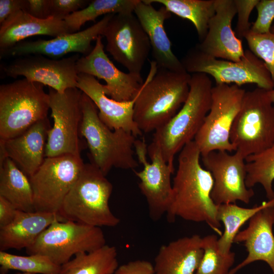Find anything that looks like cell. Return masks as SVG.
Listing matches in <instances>:
<instances>
[{
  "label": "cell",
  "instance_id": "cell-1",
  "mask_svg": "<svg viewBox=\"0 0 274 274\" xmlns=\"http://www.w3.org/2000/svg\"><path fill=\"white\" fill-rule=\"evenodd\" d=\"M200 156L194 141L180 151L167 219L168 222H174L179 217L189 221L205 222L221 236L222 232L217 217V205L211 197L213 178L210 172L201 166Z\"/></svg>",
  "mask_w": 274,
  "mask_h": 274
},
{
  "label": "cell",
  "instance_id": "cell-2",
  "mask_svg": "<svg viewBox=\"0 0 274 274\" xmlns=\"http://www.w3.org/2000/svg\"><path fill=\"white\" fill-rule=\"evenodd\" d=\"M135 97L133 119L146 133L155 131L171 120L187 99L191 75L158 68L154 61Z\"/></svg>",
  "mask_w": 274,
  "mask_h": 274
},
{
  "label": "cell",
  "instance_id": "cell-3",
  "mask_svg": "<svg viewBox=\"0 0 274 274\" xmlns=\"http://www.w3.org/2000/svg\"><path fill=\"white\" fill-rule=\"evenodd\" d=\"M212 81L204 73H194L186 100L176 115L154 131L152 142L160 148L165 162L174 170L176 154L194 141L212 103Z\"/></svg>",
  "mask_w": 274,
  "mask_h": 274
},
{
  "label": "cell",
  "instance_id": "cell-4",
  "mask_svg": "<svg viewBox=\"0 0 274 274\" xmlns=\"http://www.w3.org/2000/svg\"><path fill=\"white\" fill-rule=\"evenodd\" d=\"M80 134L89 149L90 163L105 175L112 167L132 169L139 166L134 156L136 136L123 129L111 130L99 119L97 108L83 93Z\"/></svg>",
  "mask_w": 274,
  "mask_h": 274
},
{
  "label": "cell",
  "instance_id": "cell-5",
  "mask_svg": "<svg viewBox=\"0 0 274 274\" xmlns=\"http://www.w3.org/2000/svg\"><path fill=\"white\" fill-rule=\"evenodd\" d=\"M106 176L93 164L84 163L58 212L63 221L99 227H113L119 224V218L110 208L113 185Z\"/></svg>",
  "mask_w": 274,
  "mask_h": 274
},
{
  "label": "cell",
  "instance_id": "cell-6",
  "mask_svg": "<svg viewBox=\"0 0 274 274\" xmlns=\"http://www.w3.org/2000/svg\"><path fill=\"white\" fill-rule=\"evenodd\" d=\"M230 141L235 151L245 158L274 143V105L268 90L257 87L246 91L231 129Z\"/></svg>",
  "mask_w": 274,
  "mask_h": 274
},
{
  "label": "cell",
  "instance_id": "cell-7",
  "mask_svg": "<svg viewBox=\"0 0 274 274\" xmlns=\"http://www.w3.org/2000/svg\"><path fill=\"white\" fill-rule=\"evenodd\" d=\"M43 84L25 78L0 86V139L16 137L47 117L50 97Z\"/></svg>",
  "mask_w": 274,
  "mask_h": 274
},
{
  "label": "cell",
  "instance_id": "cell-8",
  "mask_svg": "<svg viewBox=\"0 0 274 274\" xmlns=\"http://www.w3.org/2000/svg\"><path fill=\"white\" fill-rule=\"evenodd\" d=\"M181 61L187 73L206 74L213 77L216 85L232 83L241 86L254 84L266 90L274 88L266 65L250 50H245L240 61H233L211 56L195 46L187 52Z\"/></svg>",
  "mask_w": 274,
  "mask_h": 274
},
{
  "label": "cell",
  "instance_id": "cell-9",
  "mask_svg": "<svg viewBox=\"0 0 274 274\" xmlns=\"http://www.w3.org/2000/svg\"><path fill=\"white\" fill-rule=\"evenodd\" d=\"M106 242L101 227L56 219L25 250L27 255H44L61 266L77 254L95 250Z\"/></svg>",
  "mask_w": 274,
  "mask_h": 274
},
{
  "label": "cell",
  "instance_id": "cell-10",
  "mask_svg": "<svg viewBox=\"0 0 274 274\" xmlns=\"http://www.w3.org/2000/svg\"><path fill=\"white\" fill-rule=\"evenodd\" d=\"M82 93L78 88L59 93L49 87L53 125L48 132L45 157L66 154L81 157L82 150L87 146L80 138Z\"/></svg>",
  "mask_w": 274,
  "mask_h": 274
},
{
  "label": "cell",
  "instance_id": "cell-11",
  "mask_svg": "<svg viewBox=\"0 0 274 274\" xmlns=\"http://www.w3.org/2000/svg\"><path fill=\"white\" fill-rule=\"evenodd\" d=\"M245 92L235 84L213 87L210 111L194 139L201 156L213 151H235L230 141V131Z\"/></svg>",
  "mask_w": 274,
  "mask_h": 274
},
{
  "label": "cell",
  "instance_id": "cell-12",
  "mask_svg": "<svg viewBox=\"0 0 274 274\" xmlns=\"http://www.w3.org/2000/svg\"><path fill=\"white\" fill-rule=\"evenodd\" d=\"M81 157L70 154L46 157L30 178L35 211L57 214L84 166Z\"/></svg>",
  "mask_w": 274,
  "mask_h": 274
},
{
  "label": "cell",
  "instance_id": "cell-13",
  "mask_svg": "<svg viewBox=\"0 0 274 274\" xmlns=\"http://www.w3.org/2000/svg\"><path fill=\"white\" fill-rule=\"evenodd\" d=\"M134 149L138 161L143 166L141 171L133 170L140 180L139 187L146 199L150 217L157 221L166 214L170 204V177L174 170L165 162L155 143L147 146L144 140H136Z\"/></svg>",
  "mask_w": 274,
  "mask_h": 274
},
{
  "label": "cell",
  "instance_id": "cell-14",
  "mask_svg": "<svg viewBox=\"0 0 274 274\" xmlns=\"http://www.w3.org/2000/svg\"><path fill=\"white\" fill-rule=\"evenodd\" d=\"M102 36L106 49L113 58L129 73L141 75L151 47L134 12L113 14Z\"/></svg>",
  "mask_w": 274,
  "mask_h": 274
},
{
  "label": "cell",
  "instance_id": "cell-15",
  "mask_svg": "<svg viewBox=\"0 0 274 274\" xmlns=\"http://www.w3.org/2000/svg\"><path fill=\"white\" fill-rule=\"evenodd\" d=\"M201 156L205 168L213 178L211 197L217 205L237 201L249 203L255 193L246 186V163L241 153L213 151Z\"/></svg>",
  "mask_w": 274,
  "mask_h": 274
},
{
  "label": "cell",
  "instance_id": "cell-16",
  "mask_svg": "<svg viewBox=\"0 0 274 274\" xmlns=\"http://www.w3.org/2000/svg\"><path fill=\"white\" fill-rule=\"evenodd\" d=\"M78 54L62 59L42 55L22 56L3 67L7 77L23 76L29 81L47 85L59 93L77 88Z\"/></svg>",
  "mask_w": 274,
  "mask_h": 274
},
{
  "label": "cell",
  "instance_id": "cell-17",
  "mask_svg": "<svg viewBox=\"0 0 274 274\" xmlns=\"http://www.w3.org/2000/svg\"><path fill=\"white\" fill-rule=\"evenodd\" d=\"M102 36L95 40V45L87 55L80 57L76 64L78 74L91 75L104 80L106 94L118 101H129L136 96L144 82L141 75L119 70L104 51Z\"/></svg>",
  "mask_w": 274,
  "mask_h": 274
},
{
  "label": "cell",
  "instance_id": "cell-18",
  "mask_svg": "<svg viewBox=\"0 0 274 274\" xmlns=\"http://www.w3.org/2000/svg\"><path fill=\"white\" fill-rule=\"evenodd\" d=\"M113 14L105 15L99 21L85 29L68 33L50 40L21 41L5 52L1 57L7 56H24L42 55L59 58L70 53L88 55L92 50L91 42L102 36Z\"/></svg>",
  "mask_w": 274,
  "mask_h": 274
},
{
  "label": "cell",
  "instance_id": "cell-19",
  "mask_svg": "<svg viewBox=\"0 0 274 274\" xmlns=\"http://www.w3.org/2000/svg\"><path fill=\"white\" fill-rule=\"evenodd\" d=\"M215 14L211 19L204 40L196 45L202 52L211 56L239 61L244 56L242 40L232 28L236 15L234 0H215Z\"/></svg>",
  "mask_w": 274,
  "mask_h": 274
},
{
  "label": "cell",
  "instance_id": "cell-20",
  "mask_svg": "<svg viewBox=\"0 0 274 274\" xmlns=\"http://www.w3.org/2000/svg\"><path fill=\"white\" fill-rule=\"evenodd\" d=\"M274 199L249 220L247 228L236 235L234 243H243L248 252L246 258L231 269L228 274H235L245 266L257 261L267 263L274 274Z\"/></svg>",
  "mask_w": 274,
  "mask_h": 274
},
{
  "label": "cell",
  "instance_id": "cell-21",
  "mask_svg": "<svg viewBox=\"0 0 274 274\" xmlns=\"http://www.w3.org/2000/svg\"><path fill=\"white\" fill-rule=\"evenodd\" d=\"M134 13L149 39L153 61L157 68L186 72L181 60L173 52L171 42L164 28V22L171 17L172 13L163 6L156 9L146 0L139 2Z\"/></svg>",
  "mask_w": 274,
  "mask_h": 274
},
{
  "label": "cell",
  "instance_id": "cell-22",
  "mask_svg": "<svg viewBox=\"0 0 274 274\" xmlns=\"http://www.w3.org/2000/svg\"><path fill=\"white\" fill-rule=\"evenodd\" d=\"M77 88L93 102L99 110V119L110 129H122L136 137L142 135L133 119L135 97L125 102L109 98L106 94L105 85L100 84L94 77L82 73L78 74Z\"/></svg>",
  "mask_w": 274,
  "mask_h": 274
},
{
  "label": "cell",
  "instance_id": "cell-23",
  "mask_svg": "<svg viewBox=\"0 0 274 274\" xmlns=\"http://www.w3.org/2000/svg\"><path fill=\"white\" fill-rule=\"evenodd\" d=\"M48 117L41 120L21 134L3 140L8 158L13 161L28 177L40 168L45 157V148L49 130Z\"/></svg>",
  "mask_w": 274,
  "mask_h": 274
},
{
  "label": "cell",
  "instance_id": "cell-24",
  "mask_svg": "<svg viewBox=\"0 0 274 274\" xmlns=\"http://www.w3.org/2000/svg\"><path fill=\"white\" fill-rule=\"evenodd\" d=\"M68 33H71L63 20L54 17L41 19L21 10L1 25L0 55L29 37L45 35L55 38Z\"/></svg>",
  "mask_w": 274,
  "mask_h": 274
},
{
  "label": "cell",
  "instance_id": "cell-25",
  "mask_svg": "<svg viewBox=\"0 0 274 274\" xmlns=\"http://www.w3.org/2000/svg\"><path fill=\"white\" fill-rule=\"evenodd\" d=\"M201 239L194 234L161 246L154 259L156 274H195L203 255Z\"/></svg>",
  "mask_w": 274,
  "mask_h": 274
},
{
  "label": "cell",
  "instance_id": "cell-26",
  "mask_svg": "<svg viewBox=\"0 0 274 274\" xmlns=\"http://www.w3.org/2000/svg\"><path fill=\"white\" fill-rule=\"evenodd\" d=\"M56 219L63 221L55 213L17 210L13 221L0 228V251L26 249Z\"/></svg>",
  "mask_w": 274,
  "mask_h": 274
},
{
  "label": "cell",
  "instance_id": "cell-27",
  "mask_svg": "<svg viewBox=\"0 0 274 274\" xmlns=\"http://www.w3.org/2000/svg\"><path fill=\"white\" fill-rule=\"evenodd\" d=\"M0 196L17 210L35 211L29 178L9 158L0 166Z\"/></svg>",
  "mask_w": 274,
  "mask_h": 274
},
{
  "label": "cell",
  "instance_id": "cell-28",
  "mask_svg": "<svg viewBox=\"0 0 274 274\" xmlns=\"http://www.w3.org/2000/svg\"><path fill=\"white\" fill-rule=\"evenodd\" d=\"M115 247L105 245L77 254L61 266L59 274H114L119 266Z\"/></svg>",
  "mask_w": 274,
  "mask_h": 274
},
{
  "label": "cell",
  "instance_id": "cell-29",
  "mask_svg": "<svg viewBox=\"0 0 274 274\" xmlns=\"http://www.w3.org/2000/svg\"><path fill=\"white\" fill-rule=\"evenodd\" d=\"M159 3L169 12L190 21L195 27L199 42L205 38L209 22L215 14V0H146Z\"/></svg>",
  "mask_w": 274,
  "mask_h": 274
},
{
  "label": "cell",
  "instance_id": "cell-30",
  "mask_svg": "<svg viewBox=\"0 0 274 274\" xmlns=\"http://www.w3.org/2000/svg\"><path fill=\"white\" fill-rule=\"evenodd\" d=\"M268 203L269 200L264 201L261 204L251 208L241 207L231 203L217 205V219L223 222L224 226V230L218 239L220 251L223 253L231 252L234 238L241 227Z\"/></svg>",
  "mask_w": 274,
  "mask_h": 274
},
{
  "label": "cell",
  "instance_id": "cell-31",
  "mask_svg": "<svg viewBox=\"0 0 274 274\" xmlns=\"http://www.w3.org/2000/svg\"><path fill=\"white\" fill-rule=\"evenodd\" d=\"M140 0H94L84 9L74 12L64 19L71 33L78 32L88 21L110 14L134 12Z\"/></svg>",
  "mask_w": 274,
  "mask_h": 274
},
{
  "label": "cell",
  "instance_id": "cell-32",
  "mask_svg": "<svg viewBox=\"0 0 274 274\" xmlns=\"http://www.w3.org/2000/svg\"><path fill=\"white\" fill-rule=\"evenodd\" d=\"M245 161L247 187L252 188L259 184L264 189L268 200L274 199V143L262 152L246 157Z\"/></svg>",
  "mask_w": 274,
  "mask_h": 274
},
{
  "label": "cell",
  "instance_id": "cell-33",
  "mask_svg": "<svg viewBox=\"0 0 274 274\" xmlns=\"http://www.w3.org/2000/svg\"><path fill=\"white\" fill-rule=\"evenodd\" d=\"M0 265L3 274L10 269L34 274H59L61 268L44 255L20 256L6 251H0Z\"/></svg>",
  "mask_w": 274,
  "mask_h": 274
},
{
  "label": "cell",
  "instance_id": "cell-34",
  "mask_svg": "<svg viewBox=\"0 0 274 274\" xmlns=\"http://www.w3.org/2000/svg\"><path fill=\"white\" fill-rule=\"evenodd\" d=\"M218 237L209 234L202 237L203 255L195 274H228L233 266L235 254L233 252L223 253L218 245Z\"/></svg>",
  "mask_w": 274,
  "mask_h": 274
},
{
  "label": "cell",
  "instance_id": "cell-35",
  "mask_svg": "<svg viewBox=\"0 0 274 274\" xmlns=\"http://www.w3.org/2000/svg\"><path fill=\"white\" fill-rule=\"evenodd\" d=\"M244 38L249 50L264 62L274 82V33L256 34L250 31Z\"/></svg>",
  "mask_w": 274,
  "mask_h": 274
},
{
  "label": "cell",
  "instance_id": "cell-36",
  "mask_svg": "<svg viewBox=\"0 0 274 274\" xmlns=\"http://www.w3.org/2000/svg\"><path fill=\"white\" fill-rule=\"evenodd\" d=\"M256 8L257 17L250 31L256 34L270 32L274 19V0L259 1Z\"/></svg>",
  "mask_w": 274,
  "mask_h": 274
},
{
  "label": "cell",
  "instance_id": "cell-37",
  "mask_svg": "<svg viewBox=\"0 0 274 274\" xmlns=\"http://www.w3.org/2000/svg\"><path fill=\"white\" fill-rule=\"evenodd\" d=\"M259 0H234L237 15V21L234 31L239 39L244 38L252 26L249 22L250 14Z\"/></svg>",
  "mask_w": 274,
  "mask_h": 274
},
{
  "label": "cell",
  "instance_id": "cell-38",
  "mask_svg": "<svg viewBox=\"0 0 274 274\" xmlns=\"http://www.w3.org/2000/svg\"><path fill=\"white\" fill-rule=\"evenodd\" d=\"M88 0H50L51 16L63 20L71 14L85 8Z\"/></svg>",
  "mask_w": 274,
  "mask_h": 274
},
{
  "label": "cell",
  "instance_id": "cell-39",
  "mask_svg": "<svg viewBox=\"0 0 274 274\" xmlns=\"http://www.w3.org/2000/svg\"><path fill=\"white\" fill-rule=\"evenodd\" d=\"M114 274H156L154 265L145 260H135L118 266Z\"/></svg>",
  "mask_w": 274,
  "mask_h": 274
},
{
  "label": "cell",
  "instance_id": "cell-40",
  "mask_svg": "<svg viewBox=\"0 0 274 274\" xmlns=\"http://www.w3.org/2000/svg\"><path fill=\"white\" fill-rule=\"evenodd\" d=\"M24 11L31 16L41 19L52 17L50 0H27Z\"/></svg>",
  "mask_w": 274,
  "mask_h": 274
},
{
  "label": "cell",
  "instance_id": "cell-41",
  "mask_svg": "<svg viewBox=\"0 0 274 274\" xmlns=\"http://www.w3.org/2000/svg\"><path fill=\"white\" fill-rule=\"evenodd\" d=\"M27 0H0V24L2 25L11 16L24 10Z\"/></svg>",
  "mask_w": 274,
  "mask_h": 274
},
{
  "label": "cell",
  "instance_id": "cell-42",
  "mask_svg": "<svg viewBox=\"0 0 274 274\" xmlns=\"http://www.w3.org/2000/svg\"><path fill=\"white\" fill-rule=\"evenodd\" d=\"M17 210L8 200L0 196V228L4 227L14 220Z\"/></svg>",
  "mask_w": 274,
  "mask_h": 274
},
{
  "label": "cell",
  "instance_id": "cell-43",
  "mask_svg": "<svg viewBox=\"0 0 274 274\" xmlns=\"http://www.w3.org/2000/svg\"><path fill=\"white\" fill-rule=\"evenodd\" d=\"M268 93L271 102L274 105V88L271 90H268Z\"/></svg>",
  "mask_w": 274,
  "mask_h": 274
},
{
  "label": "cell",
  "instance_id": "cell-44",
  "mask_svg": "<svg viewBox=\"0 0 274 274\" xmlns=\"http://www.w3.org/2000/svg\"><path fill=\"white\" fill-rule=\"evenodd\" d=\"M270 31L271 32L274 33V24L272 25V26L271 27V29H270Z\"/></svg>",
  "mask_w": 274,
  "mask_h": 274
},
{
  "label": "cell",
  "instance_id": "cell-45",
  "mask_svg": "<svg viewBox=\"0 0 274 274\" xmlns=\"http://www.w3.org/2000/svg\"><path fill=\"white\" fill-rule=\"evenodd\" d=\"M2 274H3V273H2ZM5 274H6V273H5ZM16 274H34V273L22 272V273H16Z\"/></svg>",
  "mask_w": 274,
  "mask_h": 274
}]
</instances>
